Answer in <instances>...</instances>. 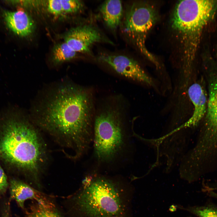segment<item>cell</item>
<instances>
[{"instance_id": "cell-8", "label": "cell", "mask_w": 217, "mask_h": 217, "mask_svg": "<svg viewBox=\"0 0 217 217\" xmlns=\"http://www.w3.org/2000/svg\"><path fill=\"white\" fill-rule=\"evenodd\" d=\"M98 59L126 78L150 86L154 85L151 77L137 62L131 58L122 55L103 53L99 55Z\"/></svg>"}, {"instance_id": "cell-4", "label": "cell", "mask_w": 217, "mask_h": 217, "mask_svg": "<svg viewBox=\"0 0 217 217\" xmlns=\"http://www.w3.org/2000/svg\"><path fill=\"white\" fill-rule=\"evenodd\" d=\"M127 191L110 179L87 177L72 199V212L75 217H127Z\"/></svg>"}, {"instance_id": "cell-11", "label": "cell", "mask_w": 217, "mask_h": 217, "mask_svg": "<svg viewBox=\"0 0 217 217\" xmlns=\"http://www.w3.org/2000/svg\"><path fill=\"white\" fill-rule=\"evenodd\" d=\"M188 96L194 106V111L190 118L182 126H194L204 117L206 111L207 100L205 92L199 83H195L189 87Z\"/></svg>"}, {"instance_id": "cell-2", "label": "cell", "mask_w": 217, "mask_h": 217, "mask_svg": "<svg viewBox=\"0 0 217 217\" xmlns=\"http://www.w3.org/2000/svg\"><path fill=\"white\" fill-rule=\"evenodd\" d=\"M0 124V157L7 164L29 175L39 184L46 151L38 131L17 113H7Z\"/></svg>"}, {"instance_id": "cell-7", "label": "cell", "mask_w": 217, "mask_h": 217, "mask_svg": "<svg viewBox=\"0 0 217 217\" xmlns=\"http://www.w3.org/2000/svg\"><path fill=\"white\" fill-rule=\"evenodd\" d=\"M64 42L77 52L91 53L92 47L97 43L113 44L101 31L92 24L79 26L70 30L65 35Z\"/></svg>"}, {"instance_id": "cell-5", "label": "cell", "mask_w": 217, "mask_h": 217, "mask_svg": "<svg viewBox=\"0 0 217 217\" xmlns=\"http://www.w3.org/2000/svg\"><path fill=\"white\" fill-rule=\"evenodd\" d=\"M123 113L118 104L107 103L94 116V153L99 162H111L124 148L125 133Z\"/></svg>"}, {"instance_id": "cell-14", "label": "cell", "mask_w": 217, "mask_h": 217, "mask_svg": "<svg viewBox=\"0 0 217 217\" xmlns=\"http://www.w3.org/2000/svg\"><path fill=\"white\" fill-rule=\"evenodd\" d=\"M26 214L27 217H62L55 205H44L37 202L31 205Z\"/></svg>"}, {"instance_id": "cell-3", "label": "cell", "mask_w": 217, "mask_h": 217, "mask_svg": "<svg viewBox=\"0 0 217 217\" xmlns=\"http://www.w3.org/2000/svg\"><path fill=\"white\" fill-rule=\"evenodd\" d=\"M217 11L215 0H181L175 5L170 27L180 59L186 66L194 61L203 30Z\"/></svg>"}, {"instance_id": "cell-18", "label": "cell", "mask_w": 217, "mask_h": 217, "mask_svg": "<svg viewBox=\"0 0 217 217\" xmlns=\"http://www.w3.org/2000/svg\"><path fill=\"white\" fill-rule=\"evenodd\" d=\"M48 9L50 12L56 15H60L63 12L61 0L49 1Z\"/></svg>"}, {"instance_id": "cell-16", "label": "cell", "mask_w": 217, "mask_h": 217, "mask_svg": "<svg viewBox=\"0 0 217 217\" xmlns=\"http://www.w3.org/2000/svg\"><path fill=\"white\" fill-rule=\"evenodd\" d=\"M186 209L199 217H217V208L212 206L196 207Z\"/></svg>"}, {"instance_id": "cell-19", "label": "cell", "mask_w": 217, "mask_h": 217, "mask_svg": "<svg viewBox=\"0 0 217 217\" xmlns=\"http://www.w3.org/2000/svg\"><path fill=\"white\" fill-rule=\"evenodd\" d=\"M7 177L0 165V194L5 193L8 187Z\"/></svg>"}, {"instance_id": "cell-17", "label": "cell", "mask_w": 217, "mask_h": 217, "mask_svg": "<svg viewBox=\"0 0 217 217\" xmlns=\"http://www.w3.org/2000/svg\"><path fill=\"white\" fill-rule=\"evenodd\" d=\"M63 12L66 13L77 12L83 7V3L78 0H61Z\"/></svg>"}, {"instance_id": "cell-6", "label": "cell", "mask_w": 217, "mask_h": 217, "mask_svg": "<svg viewBox=\"0 0 217 217\" xmlns=\"http://www.w3.org/2000/svg\"><path fill=\"white\" fill-rule=\"evenodd\" d=\"M158 17L156 8L152 4L145 1L136 2L127 8L121 24L123 33L155 66L159 62L147 49L146 41Z\"/></svg>"}, {"instance_id": "cell-10", "label": "cell", "mask_w": 217, "mask_h": 217, "mask_svg": "<svg viewBox=\"0 0 217 217\" xmlns=\"http://www.w3.org/2000/svg\"><path fill=\"white\" fill-rule=\"evenodd\" d=\"M9 189L11 198L23 209H24L25 201L28 200H34L44 205H54L47 196L21 181L11 179Z\"/></svg>"}, {"instance_id": "cell-15", "label": "cell", "mask_w": 217, "mask_h": 217, "mask_svg": "<svg viewBox=\"0 0 217 217\" xmlns=\"http://www.w3.org/2000/svg\"><path fill=\"white\" fill-rule=\"evenodd\" d=\"M76 53L64 42L57 44L53 49V61L55 64H60L74 58Z\"/></svg>"}, {"instance_id": "cell-9", "label": "cell", "mask_w": 217, "mask_h": 217, "mask_svg": "<svg viewBox=\"0 0 217 217\" xmlns=\"http://www.w3.org/2000/svg\"><path fill=\"white\" fill-rule=\"evenodd\" d=\"M205 129L201 138L205 145H217V80L211 85L207 105Z\"/></svg>"}, {"instance_id": "cell-12", "label": "cell", "mask_w": 217, "mask_h": 217, "mask_svg": "<svg viewBox=\"0 0 217 217\" xmlns=\"http://www.w3.org/2000/svg\"><path fill=\"white\" fill-rule=\"evenodd\" d=\"M3 16L8 27L15 34L21 36L30 35L33 28V23L31 17L25 11H4Z\"/></svg>"}, {"instance_id": "cell-1", "label": "cell", "mask_w": 217, "mask_h": 217, "mask_svg": "<svg viewBox=\"0 0 217 217\" xmlns=\"http://www.w3.org/2000/svg\"><path fill=\"white\" fill-rule=\"evenodd\" d=\"M55 89L37 108L36 121L80 156L93 140L92 93L72 84H62Z\"/></svg>"}, {"instance_id": "cell-13", "label": "cell", "mask_w": 217, "mask_h": 217, "mask_svg": "<svg viewBox=\"0 0 217 217\" xmlns=\"http://www.w3.org/2000/svg\"><path fill=\"white\" fill-rule=\"evenodd\" d=\"M99 10L104 24L110 30H115L121 24L123 10L121 1H105L100 6Z\"/></svg>"}]
</instances>
